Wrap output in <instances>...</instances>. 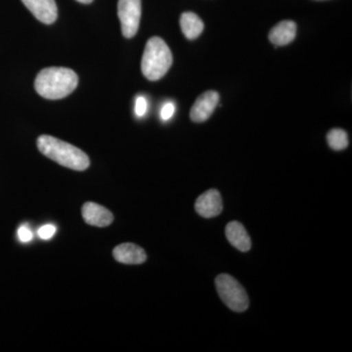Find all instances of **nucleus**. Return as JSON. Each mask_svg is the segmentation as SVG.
Masks as SVG:
<instances>
[{
  "mask_svg": "<svg viewBox=\"0 0 352 352\" xmlns=\"http://www.w3.org/2000/svg\"><path fill=\"white\" fill-rule=\"evenodd\" d=\"M78 83V75L73 69L51 67L39 72L34 82V87L43 98L58 100L75 91Z\"/></svg>",
  "mask_w": 352,
  "mask_h": 352,
  "instance_id": "obj_1",
  "label": "nucleus"
},
{
  "mask_svg": "<svg viewBox=\"0 0 352 352\" xmlns=\"http://www.w3.org/2000/svg\"><path fill=\"white\" fill-rule=\"evenodd\" d=\"M39 152L52 161L71 170L82 171L89 166V157L76 146L53 138L41 135L38 138Z\"/></svg>",
  "mask_w": 352,
  "mask_h": 352,
  "instance_id": "obj_2",
  "label": "nucleus"
},
{
  "mask_svg": "<svg viewBox=\"0 0 352 352\" xmlns=\"http://www.w3.org/2000/svg\"><path fill=\"white\" fill-rule=\"evenodd\" d=\"M173 65V54L164 39L154 36L148 41L141 61L142 74L147 80L156 82L170 69Z\"/></svg>",
  "mask_w": 352,
  "mask_h": 352,
  "instance_id": "obj_3",
  "label": "nucleus"
},
{
  "mask_svg": "<svg viewBox=\"0 0 352 352\" xmlns=\"http://www.w3.org/2000/svg\"><path fill=\"white\" fill-rule=\"evenodd\" d=\"M215 286L222 302L236 312H244L249 307L247 292L235 279L228 274H220L215 279Z\"/></svg>",
  "mask_w": 352,
  "mask_h": 352,
  "instance_id": "obj_4",
  "label": "nucleus"
},
{
  "mask_svg": "<svg viewBox=\"0 0 352 352\" xmlns=\"http://www.w3.org/2000/svg\"><path fill=\"white\" fill-rule=\"evenodd\" d=\"M141 13V0H119L118 15L124 38H131L138 34Z\"/></svg>",
  "mask_w": 352,
  "mask_h": 352,
  "instance_id": "obj_5",
  "label": "nucleus"
},
{
  "mask_svg": "<svg viewBox=\"0 0 352 352\" xmlns=\"http://www.w3.org/2000/svg\"><path fill=\"white\" fill-rule=\"evenodd\" d=\"M219 102V94L214 90L201 94L190 111V118L195 122H206L214 112Z\"/></svg>",
  "mask_w": 352,
  "mask_h": 352,
  "instance_id": "obj_6",
  "label": "nucleus"
},
{
  "mask_svg": "<svg viewBox=\"0 0 352 352\" xmlns=\"http://www.w3.org/2000/svg\"><path fill=\"white\" fill-rule=\"evenodd\" d=\"M195 208L196 212L206 219H212L221 214L223 205L219 192L215 189H210L201 194L197 199Z\"/></svg>",
  "mask_w": 352,
  "mask_h": 352,
  "instance_id": "obj_7",
  "label": "nucleus"
},
{
  "mask_svg": "<svg viewBox=\"0 0 352 352\" xmlns=\"http://www.w3.org/2000/svg\"><path fill=\"white\" fill-rule=\"evenodd\" d=\"M22 2L43 24H53L57 20L58 9L55 0H22Z\"/></svg>",
  "mask_w": 352,
  "mask_h": 352,
  "instance_id": "obj_8",
  "label": "nucleus"
},
{
  "mask_svg": "<svg viewBox=\"0 0 352 352\" xmlns=\"http://www.w3.org/2000/svg\"><path fill=\"white\" fill-rule=\"evenodd\" d=\"M82 217L87 224L96 227L110 226L113 220L112 212L94 201L85 203L82 207Z\"/></svg>",
  "mask_w": 352,
  "mask_h": 352,
  "instance_id": "obj_9",
  "label": "nucleus"
},
{
  "mask_svg": "<svg viewBox=\"0 0 352 352\" xmlns=\"http://www.w3.org/2000/svg\"><path fill=\"white\" fill-rule=\"evenodd\" d=\"M113 256L116 261L124 264H141L147 259L144 250L131 243L117 245L113 249Z\"/></svg>",
  "mask_w": 352,
  "mask_h": 352,
  "instance_id": "obj_10",
  "label": "nucleus"
},
{
  "mask_svg": "<svg viewBox=\"0 0 352 352\" xmlns=\"http://www.w3.org/2000/svg\"><path fill=\"white\" fill-rule=\"evenodd\" d=\"M226 233L227 239L236 249L244 252L251 250V238L240 222L232 221L227 224Z\"/></svg>",
  "mask_w": 352,
  "mask_h": 352,
  "instance_id": "obj_11",
  "label": "nucleus"
},
{
  "mask_svg": "<svg viewBox=\"0 0 352 352\" xmlns=\"http://www.w3.org/2000/svg\"><path fill=\"white\" fill-rule=\"evenodd\" d=\"M296 24L293 21H283L271 30L270 41L276 46L291 43L296 38Z\"/></svg>",
  "mask_w": 352,
  "mask_h": 352,
  "instance_id": "obj_12",
  "label": "nucleus"
},
{
  "mask_svg": "<svg viewBox=\"0 0 352 352\" xmlns=\"http://www.w3.org/2000/svg\"><path fill=\"white\" fill-rule=\"evenodd\" d=\"M180 27L183 34L190 41L200 36L204 31V23L198 15L193 12H184L180 17Z\"/></svg>",
  "mask_w": 352,
  "mask_h": 352,
  "instance_id": "obj_13",
  "label": "nucleus"
},
{
  "mask_svg": "<svg viewBox=\"0 0 352 352\" xmlns=\"http://www.w3.org/2000/svg\"><path fill=\"white\" fill-rule=\"evenodd\" d=\"M328 144L335 151H342L349 146V138L346 131L340 129H333L327 135Z\"/></svg>",
  "mask_w": 352,
  "mask_h": 352,
  "instance_id": "obj_14",
  "label": "nucleus"
},
{
  "mask_svg": "<svg viewBox=\"0 0 352 352\" xmlns=\"http://www.w3.org/2000/svg\"><path fill=\"white\" fill-rule=\"evenodd\" d=\"M56 226L53 224H45V226H41L38 229V234L39 238L43 240H50L56 233Z\"/></svg>",
  "mask_w": 352,
  "mask_h": 352,
  "instance_id": "obj_15",
  "label": "nucleus"
},
{
  "mask_svg": "<svg viewBox=\"0 0 352 352\" xmlns=\"http://www.w3.org/2000/svg\"><path fill=\"white\" fill-rule=\"evenodd\" d=\"M148 102L144 96H138L135 101V115L138 118L144 117L147 113Z\"/></svg>",
  "mask_w": 352,
  "mask_h": 352,
  "instance_id": "obj_16",
  "label": "nucleus"
},
{
  "mask_svg": "<svg viewBox=\"0 0 352 352\" xmlns=\"http://www.w3.org/2000/svg\"><path fill=\"white\" fill-rule=\"evenodd\" d=\"M18 238L22 243L31 242L32 238H34V234H32L31 229L25 224H23L18 229Z\"/></svg>",
  "mask_w": 352,
  "mask_h": 352,
  "instance_id": "obj_17",
  "label": "nucleus"
},
{
  "mask_svg": "<svg viewBox=\"0 0 352 352\" xmlns=\"http://www.w3.org/2000/svg\"><path fill=\"white\" fill-rule=\"evenodd\" d=\"M175 104L173 103V102H166V104L162 107L161 110V118L162 120H170L171 118L173 117V115H175Z\"/></svg>",
  "mask_w": 352,
  "mask_h": 352,
  "instance_id": "obj_18",
  "label": "nucleus"
},
{
  "mask_svg": "<svg viewBox=\"0 0 352 352\" xmlns=\"http://www.w3.org/2000/svg\"><path fill=\"white\" fill-rule=\"evenodd\" d=\"M76 1L80 2V3L83 4H89L91 3L94 0H76Z\"/></svg>",
  "mask_w": 352,
  "mask_h": 352,
  "instance_id": "obj_19",
  "label": "nucleus"
}]
</instances>
